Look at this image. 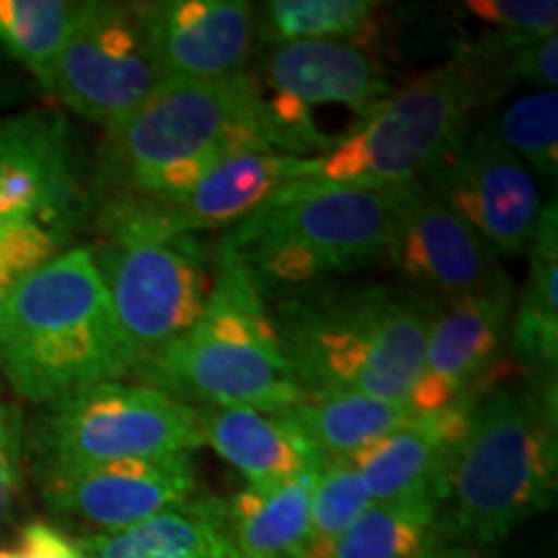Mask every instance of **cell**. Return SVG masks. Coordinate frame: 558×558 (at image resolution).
I'll return each mask as SVG.
<instances>
[{"label":"cell","instance_id":"6da1fadb","mask_svg":"<svg viewBox=\"0 0 558 558\" xmlns=\"http://www.w3.org/2000/svg\"><path fill=\"white\" fill-rule=\"evenodd\" d=\"M295 156L256 75L160 81L117 128L107 130L99 181L111 199H171L239 153Z\"/></svg>","mask_w":558,"mask_h":558},{"label":"cell","instance_id":"7a4b0ae2","mask_svg":"<svg viewBox=\"0 0 558 558\" xmlns=\"http://www.w3.org/2000/svg\"><path fill=\"white\" fill-rule=\"evenodd\" d=\"M267 308L305 399L360 393L407 403L422 375L437 303L386 284H318L271 300Z\"/></svg>","mask_w":558,"mask_h":558},{"label":"cell","instance_id":"3957f363","mask_svg":"<svg viewBox=\"0 0 558 558\" xmlns=\"http://www.w3.org/2000/svg\"><path fill=\"white\" fill-rule=\"evenodd\" d=\"M0 373L39 407L132 380L135 360L88 246L62 251L9 292L0 311Z\"/></svg>","mask_w":558,"mask_h":558},{"label":"cell","instance_id":"277c9868","mask_svg":"<svg viewBox=\"0 0 558 558\" xmlns=\"http://www.w3.org/2000/svg\"><path fill=\"white\" fill-rule=\"evenodd\" d=\"M558 492L556 378L494 386L473 407L437 501V538L492 548L548 512Z\"/></svg>","mask_w":558,"mask_h":558},{"label":"cell","instance_id":"5b68a950","mask_svg":"<svg viewBox=\"0 0 558 558\" xmlns=\"http://www.w3.org/2000/svg\"><path fill=\"white\" fill-rule=\"evenodd\" d=\"M135 378L181 403L288 414L305 401L279 347L269 308L220 241L202 316L137 367Z\"/></svg>","mask_w":558,"mask_h":558},{"label":"cell","instance_id":"8992f818","mask_svg":"<svg viewBox=\"0 0 558 558\" xmlns=\"http://www.w3.org/2000/svg\"><path fill=\"white\" fill-rule=\"evenodd\" d=\"M399 190L295 181L222 235L264 303L386 262Z\"/></svg>","mask_w":558,"mask_h":558},{"label":"cell","instance_id":"52a82bcc","mask_svg":"<svg viewBox=\"0 0 558 558\" xmlns=\"http://www.w3.org/2000/svg\"><path fill=\"white\" fill-rule=\"evenodd\" d=\"M486 81L471 54L390 90L357 130L311 156L305 181L329 186L393 190L416 184L463 135V122L484 99Z\"/></svg>","mask_w":558,"mask_h":558},{"label":"cell","instance_id":"ba28073f","mask_svg":"<svg viewBox=\"0 0 558 558\" xmlns=\"http://www.w3.org/2000/svg\"><path fill=\"white\" fill-rule=\"evenodd\" d=\"M41 409L29 432L37 473L194 452L205 445L202 409L143 383H104Z\"/></svg>","mask_w":558,"mask_h":558},{"label":"cell","instance_id":"9c48e42d","mask_svg":"<svg viewBox=\"0 0 558 558\" xmlns=\"http://www.w3.org/2000/svg\"><path fill=\"white\" fill-rule=\"evenodd\" d=\"M88 248L137 373L205 311L213 288L207 254L197 235H148L128 228H101V241Z\"/></svg>","mask_w":558,"mask_h":558},{"label":"cell","instance_id":"30bf717a","mask_svg":"<svg viewBox=\"0 0 558 558\" xmlns=\"http://www.w3.org/2000/svg\"><path fill=\"white\" fill-rule=\"evenodd\" d=\"M160 83L137 3L88 0L62 47L52 94L83 120L117 128Z\"/></svg>","mask_w":558,"mask_h":558},{"label":"cell","instance_id":"8fae6325","mask_svg":"<svg viewBox=\"0 0 558 558\" xmlns=\"http://www.w3.org/2000/svg\"><path fill=\"white\" fill-rule=\"evenodd\" d=\"M422 186L497 254L527 251L543 213L538 181L488 128L463 132Z\"/></svg>","mask_w":558,"mask_h":558},{"label":"cell","instance_id":"7c38bea8","mask_svg":"<svg viewBox=\"0 0 558 558\" xmlns=\"http://www.w3.org/2000/svg\"><path fill=\"white\" fill-rule=\"evenodd\" d=\"M259 83L292 153L303 158L318 156L333 143L311 120L313 107H344L365 120L390 94L380 62L362 47L339 41H279Z\"/></svg>","mask_w":558,"mask_h":558},{"label":"cell","instance_id":"4fadbf2b","mask_svg":"<svg viewBox=\"0 0 558 558\" xmlns=\"http://www.w3.org/2000/svg\"><path fill=\"white\" fill-rule=\"evenodd\" d=\"M311 158L254 150L222 160L207 177L171 199H111L99 228H128L148 235H199L233 228L279 190L305 181Z\"/></svg>","mask_w":558,"mask_h":558},{"label":"cell","instance_id":"5bb4252c","mask_svg":"<svg viewBox=\"0 0 558 558\" xmlns=\"http://www.w3.org/2000/svg\"><path fill=\"white\" fill-rule=\"evenodd\" d=\"M386 262L429 300H463L512 282L499 254L476 230L424 190L422 181L399 190Z\"/></svg>","mask_w":558,"mask_h":558},{"label":"cell","instance_id":"9a60e30c","mask_svg":"<svg viewBox=\"0 0 558 558\" xmlns=\"http://www.w3.org/2000/svg\"><path fill=\"white\" fill-rule=\"evenodd\" d=\"M45 505L96 533H120L197 494L194 452L37 473Z\"/></svg>","mask_w":558,"mask_h":558},{"label":"cell","instance_id":"2e32d148","mask_svg":"<svg viewBox=\"0 0 558 558\" xmlns=\"http://www.w3.org/2000/svg\"><path fill=\"white\" fill-rule=\"evenodd\" d=\"M514 308L512 282L452 303H437L429 324L424 365L407 407L435 414L463 399H481L497 386L501 344Z\"/></svg>","mask_w":558,"mask_h":558},{"label":"cell","instance_id":"e0dca14e","mask_svg":"<svg viewBox=\"0 0 558 558\" xmlns=\"http://www.w3.org/2000/svg\"><path fill=\"white\" fill-rule=\"evenodd\" d=\"M160 81H218L246 73L256 45V9L243 0L137 3Z\"/></svg>","mask_w":558,"mask_h":558},{"label":"cell","instance_id":"ac0fdd59","mask_svg":"<svg viewBox=\"0 0 558 558\" xmlns=\"http://www.w3.org/2000/svg\"><path fill=\"white\" fill-rule=\"evenodd\" d=\"M75 190L65 122L45 111L0 120V222L50 226Z\"/></svg>","mask_w":558,"mask_h":558},{"label":"cell","instance_id":"d6986e66","mask_svg":"<svg viewBox=\"0 0 558 558\" xmlns=\"http://www.w3.org/2000/svg\"><path fill=\"white\" fill-rule=\"evenodd\" d=\"M478 399H463L435 414H414L407 424L349 456L373 501H439L452 458L469 432Z\"/></svg>","mask_w":558,"mask_h":558},{"label":"cell","instance_id":"ffe728a7","mask_svg":"<svg viewBox=\"0 0 558 558\" xmlns=\"http://www.w3.org/2000/svg\"><path fill=\"white\" fill-rule=\"evenodd\" d=\"M75 543L83 558H243L230 533L226 501L197 494L135 527Z\"/></svg>","mask_w":558,"mask_h":558},{"label":"cell","instance_id":"44dd1931","mask_svg":"<svg viewBox=\"0 0 558 558\" xmlns=\"http://www.w3.org/2000/svg\"><path fill=\"white\" fill-rule=\"evenodd\" d=\"M202 432L205 445L241 471L251 486L279 484L324 460L284 414H264L248 407H205Z\"/></svg>","mask_w":558,"mask_h":558},{"label":"cell","instance_id":"7402d4cb","mask_svg":"<svg viewBox=\"0 0 558 558\" xmlns=\"http://www.w3.org/2000/svg\"><path fill=\"white\" fill-rule=\"evenodd\" d=\"M525 290L509 318V347L527 375L556 378L558 362V215L556 199L543 207L527 246Z\"/></svg>","mask_w":558,"mask_h":558},{"label":"cell","instance_id":"603a6c76","mask_svg":"<svg viewBox=\"0 0 558 558\" xmlns=\"http://www.w3.org/2000/svg\"><path fill=\"white\" fill-rule=\"evenodd\" d=\"M320 463L279 484H248L226 501L230 533L243 558H292L305 548Z\"/></svg>","mask_w":558,"mask_h":558},{"label":"cell","instance_id":"cb8c5ba5","mask_svg":"<svg viewBox=\"0 0 558 558\" xmlns=\"http://www.w3.org/2000/svg\"><path fill=\"white\" fill-rule=\"evenodd\" d=\"M284 416L320 458H349L407 424L414 411L401 401L347 393L305 399Z\"/></svg>","mask_w":558,"mask_h":558},{"label":"cell","instance_id":"d4e9b609","mask_svg":"<svg viewBox=\"0 0 558 558\" xmlns=\"http://www.w3.org/2000/svg\"><path fill=\"white\" fill-rule=\"evenodd\" d=\"M437 501H373L333 543L329 558H418L437 538Z\"/></svg>","mask_w":558,"mask_h":558},{"label":"cell","instance_id":"484cf974","mask_svg":"<svg viewBox=\"0 0 558 558\" xmlns=\"http://www.w3.org/2000/svg\"><path fill=\"white\" fill-rule=\"evenodd\" d=\"M78 5L70 0H0V45L29 68L47 90L52 88L54 68Z\"/></svg>","mask_w":558,"mask_h":558},{"label":"cell","instance_id":"4316f807","mask_svg":"<svg viewBox=\"0 0 558 558\" xmlns=\"http://www.w3.org/2000/svg\"><path fill=\"white\" fill-rule=\"evenodd\" d=\"M378 3L369 0H271L267 32L279 41H339L362 47L375 34Z\"/></svg>","mask_w":558,"mask_h":558},{"label":"cell","instance_id":"83f0119b","mask_svg":"<svg viewBox=\"0 0 558 558\" xmlns=\"http://www.w3.org/2000/svg\"><path fill=\"white\" fill-rule=\"evenodd\" d=\"M373 505L357 465L349 458H324L311 497V527L303 558H329L333 543Z\"/></svg>","mask_w":558,"mask_h":558},{"label":"cell","instance_id":"f1b7e54d","mask_svg":"<svg viewBox=\"0 0 558 558\" xmlns=\"http://www.w3.org/2000/svg\"><path fill=\"white\" fill-rule=\"evenodd\" d=\"M501 143L527 166L533 177L556 184L558 177V94L533 90L520 96L499 114Z\"/></svg>","mask_w":558,"mask_h":558},{"label":"cell","instance_id":"f546056e","mask_svg":"<svg viewBox=\"0 0 558 558\" xmlns=\"http://www.w3.org/2000/svg\"><path fill=\"white\" fill-rule=\"evenodd\" d=\"M465 13L509 41L550 37L558 24L556 0H465Z\"/></svg>","mask_w":558,"mask_h":558},{"label":"cell","instance_id":"4dcf8cb0","mask_svg":"<svg viewBox=\"0 0 558 558\" xmlns=\"http://www.w3.org/2000/svg\"><path fill=\"white\" fill-rule=\"evenodd\" d=\"M505 78L507 83H522L535 90L556 88L558 81V39L556 34L541 37L507 50Z\"/></svg>","mask_w":558,"mask_h":558},{"label":"cell","instance_id":"1f68e13d","mask_svg":"<svg viewBox=\"0 0 558 558\" xmlns=\"http://www.w3.org/2000/svg\"><path fill=\"white\" fill-rule=\"evenodd\" d=\"M21 452H24V427L19 411L0 403V522L11 512L19 494Z\"/></svg>","mask_w":558,"mask_h":558},{"label":"cell","instance_id":"d6a6232c","mask_svg":"<svg viewBox=\"0 0 558 558\" xmlns=\"http://www.w3.org/2000/svg\"><path fill=\"white\" fill-rule=\"evenodd\" d=\"M16 554L21 558H83L78 543L45 520H34L21 530Z\"/></svg>","mask_w":558,"mask_h":558},{"label":"cell","instance_id":"836d02e7","mask_svg":"<svg viewBox=\"0 0 558 558\" xmlns=\"http://www.w3.org/2000/svg\"><path fill=\"white\" fill-rule=\"evenodd\" d=\"M418 558H494L492 548L469 546V543H456V541H442L435 538L427 548L422 550Z\"/></svg>","mask_w":558,"mask_h":558},{"label":"cell","instance_id":"e575fe53","mask_svg":"<svg viewBox=\"0 0 558 558\" xmlns=\"http://www.w3.org/2000/svg\"><path fill=\"white\" fill-rule=\"evenodd\" d=\"M19 284V279L16 277H11L9 271H5L3 267H0V311H3V303H5V298H9V292L16 288Z\"/></svg>","mask_w":558,"mask_h":558},{"label":"cell","instance_id":"d590c367","mask_svg":"<svg viewBox=\"0 0 558 558\" xmlns=\"http://www.w3.org/2000/svg\"><path fill=\"white\" fill-rule=\"evenodd\" d=\"M0 558H21L16 554V548H0Z\"/></svg>","mask_w":558,"mask_h":558},{"label":"cell","instance_id":"8d00e7d4","mask_svg":"<svg viewBox=\"0 0 558 558\" xmlns=\"http://www.w3.org/2000/svg\"><path fill=\"white\" fill-rule=\"evenodd\" d=\"M292 558H303V556H300V554H298V556H292Z\"/></svg>","mask_w":558,"mask_h":558}]
</instances>
